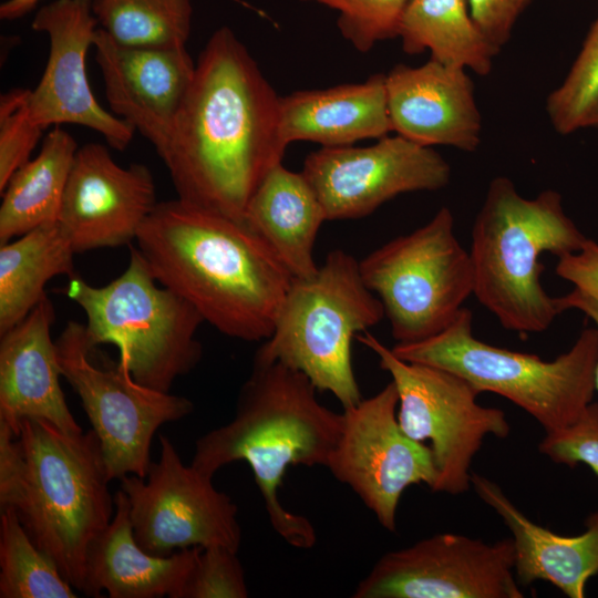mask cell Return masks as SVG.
I'll return each mask as SVG.
<instances>
[{"mask_svg":"<svg viewBox=\"0 0 598 598\" xmlns=\"http://www.w3.org/2000/svg\"><path fill=\"white\" fill-rule=\"evenodd\" d=\"M512 538L442 533L385 553L353 598H523Z\"/></svg>","mask_w":598,"mask_h":598,"instance_id":"obj_14","label":"cell"},{"mask_svg":"<svg viewBox=\"0 0 598 598\" xmlns=\"http://www.w3.org/2000/svg\"><path fill=\"white\" fill-rule=\"evenodd\" d=\"M471 483L512 533L518 584L546 580L569 598H584L587 581L598 574V512L587 517L584 533L563 536L530 520L494 481L472 472Z\"/></svg>","mask_w":598,"mask_h":598,"instance_id":"obj_21","label":"cell"},{"mask_svg":"<svg viewBox=\"0 0 598 598\" xmlns=\"http://www.w3.org/2000/svg\"><path fill=\"white\" fill-rule=\"evenodd\" d=\"M59 291L84 311L90 344L115 346L118 361L148 388L169 392L202 359V316L156 280L136 246H130L125 270L107 285L92 286L76 274Z\"/></svg>","mask_w":598,"mask_h":598,"instance_id":"obj_7","label":"cell"},{"mask_svg":"<svg viewBox=\"0 0 598 598\" xmlns=\"http://www.w3.org/2000/svg\"><path fill=\"white\" fill-rule=\"evenodd\" d=\"M280 97L235 32L214 31L161 156L178 198L245 221L255 190L282 163Z\"/></svg>","mask_w":598,"mask_h":598,"instance_id":"obj_1","label":"cell"},{"mask_svg":"<svg viewBox=\"0 0 598 598\" xmlns=\"http://www.w3.org/2000/svg\"><path fill=\"white\" fill-rule=\"evenodd\" d=\"M29 96L30 90L18 87L0 97V193L31 158L44 131L32 120Z\"/></svg>","mask_w":598,"mask_h":598,"instance_id":"obj_32","label":"cell"},{"mask_svg":"<svg viewBox=\"0 0 598 598\" xmlns=\"http://www.w3.org/2000/svg\"><path fill=\"white\" fill-rule=\"evenodd\" d=\"M280 130L288 145L309 141L321 147L347 146L392 132L385 74L361 83L297 91L280 97Z\"/></svg>","mask_w":598,"mask_h":598,"instance_id":"obj_23","label":"cell"},{"mask_svg":"<svg viewBox=\"0 0 598 598\" xmlns=\"http://www.w3.org/2000/svg\"><path fill=\"white\" fill-rule=\"evenodd\" d=\"M157 203L146 165L123 167L105 145L89 143L76 151L58 223L75 254L131 246Z\"/></svg>","mask_w":598,"mask_h":598,"instance_id":"obj_17","label":"cell"},{"mask_svg":"<svg viewBox=\"0 0 598 598\" xmlns=\"http://www.w3.org/2000/svg\"><path fill=\"white\" fill-rule=\"evenodd\" d=\"M25 476V457L18 435L0 420V511L14 508Z\"/></svg>","mask_w":598,"mask_h":598,"instance_id":"obj_36","label":"cell"},{"mask_svg":"<svg viewBox=\"0 0 598 598\" xmlns=\"http://www.w3.org/2000/svg\"><path fill=\"white\" fill-rule=\"evenodd\" d=\"M18 439L25 476L13 509L35 545L84 594L90 548L115 513L100 440L93 430L72 434L30 417L20 421Z\"/></svg>","mask_w":598,"mask_h":598,"instance_id":"obj_5","label":"cell"},{"mask_svg":"<svg viewBox=\"0 0 598 598\" xmlns=\"http://www.w3.org/2000/svg\"><path fill=\"white\" fill-rule=\"evenodd\" d=\"M78 148L68 131L54 126L40 153L13 173L1 192L0 245L59 220Z\"/></svg>","mask_w":598,"mask_h":598,"instance_id":"obj_25","label":"cell"},{"mask_svg":"<svg viewBox=\"0 0 598 598\" xmlns=\"http://www.w3.org/2000/svg\"><path fill=\"white\" fill-rule=\"evenodd\" d=\"M159 446V458L152 462L145 477L120 480L138 545L156 556L194 546L238 551L237 505L214 486L212 476L185 465L168 437L161 435Z\"/></svg>","mask_w":598,"mask_h":598,"instance_id":"obj_12","label":"cell"},{"mask_svg":"<svg viewBox=\"0 0 598 598\" xmlns=\"http://www.w3.org/2000/svg\"><path fill=\"white\" fill-rule=\"evenodd\" d=\"M355 339L379 359L398 396V421L411 439L430 442L436 468L433 492L461 495L472 487L471 466L486 436H508L504 411L483 406L480 392L462 377L430 364L400 359L368 331Z\"/></svg>","mask_w":598,"mask_h":598,"instance_id":"obj_11","label":"cell"},{"mask_svg":"<svg viewBox=\"0 0 598 598\" xmlns=\"http://www.w3.org/2000/svg\"><path fill=\"white\" fill-rule=\"evenodd\" d=\"M316 391L299 371L254 361L234 417L196 441L190 463L213 477L230 463L246 462L272 529L298 549L315 546L316 529L279 499L285 473L292 465L327 466L342 426V413L321 404Z\"/></svg>","mask_w":598,"mask_h":598,"instance_id":"obj_3","label":"cell"},{"mask_svg":"<svg viewBox=\"0 0 598 598\" xmlns=\"http://www.w3.org/2000/svg\"><path fill=\"white\" fill-rule=\"evenodd\" d=\"M398 38L409 54L430 51L431 59L481 76L499 52L474 22L467 0H410Z\"/></svg>","mask_w":598,"mask_h":598,"instance_id":"obj_27","label":"cell"},{"mask_svg":"<svg viewBox=\"0 0 598 598\" xmlns=\"http://www.w3.org/2000/svg\"><path fill=\"white\" fill-rule=\"evenodd\" d=\"M383 317V306L364 283L359 261L344 250H333L312 277L293 279L272 333L254 361L299 371L317 390L332 393L343 409L352 406L362 399L352 339Z\"/></svg>","mask_w":598,"mask_h":598,"instance_id":"obj_8","label":"cell"},{"mask_svg":"<svg viewBox=\"0 0 598 598\" xmlns=\"http://www.w3.org/2000/svg\"><path fill=\"white\" fill-rule=\"evenodd\" d=\"M326 220L324 209L302 172L290 171L282 163L264 177L245 214L246 224L268 244L293 279L317 272L313 247Z\"/></svg>","mask_w":598,"mask_h":598,"instance_id":"obj_24","label":"cell"},{"mask_svg":"<svg viewBox=\"0 0 598 598\" xmlns=\"http://www.w3.org/2000/svg\"><path fill=\"white\" fill-rule=\"evenodd\" d=\"M248 587L237 551L225 546L200 547L177 598H246Z\"/></svg>","mask_w":598,"mask_h":598,"instance_id":"obj_33","label":"cell"},{"mask_svg":"<svg viewBox=\"0 0 598 598\" xmlns=\"http://www.w3.org/2000/svg\"><path fill=\"white\" fill-rule=\"evenodd\" d=\"M472 312L462 308L441 332L425 340L395 343L402 360L453 372L480 393L504 396L533 416L545 433L574 423L592 402L598 361V329L586 328L573 347L546 361L476 339Z\"/></svg>","mask_w":598,"mask_h":598,"instance_id":"obj_6","label":"cell"},{"mask_svg":"<svg viewBox=\"0 0 598 598\" xmlns=\"http://www.w3.org/2000/svg\"><path fill=\"white\" fill-rule=\"evenodd\" d=\"M546 112L563 135L598 126V14L565 80L547 96Z\"/></svg>","mask_w":598,"mask_h":598,"instance_id":"obj_30","label":"cell"},{"mask_svg":"<svg viewBox=\"0 0 598 598\" xmlns=\"http://www.w3.org/2000/svg\"><path fill=\"white\" fill-rule=\"evenodd\" d=\"M115 513L90 548L84 595L111 598H177L200 547H187L169 556H156L135 539L124 492L114 495Z\"/></svg>","mask_w":598,"mask_h":598,"instance_id":"obj_22","label":"cell"},{"mask_svg":"<svg viewBox=\"0 0 598 598\" xmlns=\"http://www.w3.org/2000/svg\"><path fill=\"white\" fill-rule=\"evenodd\" d=\"M92 10L99 28L124 45H186L192 30V0H93Z\"/></svg>","mask_w":598,"mask_h":598,"instance_id":"obj_28","label":"cell"},{"mask_svg":"<svg viewBox=\"0 0 598 598\" xmlns=\"http://www.w3.org/2000/svg\"><path fill=\"white\" fill-rule=\"evenodd\" d=\"M92 1L54 0L34 16L31 27L48 35L50 49L42 78L30 90V113L43 130L61 124L85 126L112 148L123 151L135 131L99 104L87 80L86 54L99 28Z\"/></svg>","mask_w":598,"mask_h":598,"instance_id":"obj_16","label":"cell"},{"mask_svg":"<svg viewBox=\"0 0 598 598\" xmlns=\"http://www.w3.org/2000/svg\"><path fill=\"white\" fill-rule=\"evenodd\" d=\"M398 404L390 381L374 395L343 409L340 435L326 466L389 532L396 529L403 492L421 483L432 489L436 481L430 447L403 432Z\"/></svg>","mask_w":598,"mask_h":598,"instance_id":"obj_13","label":"cell"},{"mask_svg":"<svg viewBox=\"0 0 598 598\" xmlns=\"http://www.w3.org/2000/svg\"><path fill=\"white\" fill-rule=\"evenodd\" d=\"M55 348L62 378L82 402L111 480L145 477L156 431L189 415L193 402L137 382L118 360L109 359L90 344L85 323L69 321Z\"/></svg>","mask_w":598,"mask_h":598,"instance_id":"obj_10","label":"cell"},{"mask_svg":"<svg viewBox=\"0 0 598 598\" xmlns=\"http://www.w3.org/2000/svg\"><path fill=\"white\" fill-rule=\"evenodd\" d=\"M561 195L545 189L522 196L497 176L488 185L472 229L473 295L499 323L517 332H542L564 312L559 297L544 289L540 257L578 251L587 237L566 215Z\"/></svg>","mask_w":598,"mask_h":598,"instance_id":"obj_4","label":"cell"},{"mask_svg":"<svg viewBox=\"0 0 598 598\" xmlns=\"http://www.w3.org/2000/svg\"><path fill=\"white\" fill-rule=\"evenodd\" d=\"M40 1L41 0H7L0 6V18L7 21L19 19L34 9Z\"/></svg>","mask_w":598,"mask_h":598,"instance_id":"obj_39","label":"cell"},{"mask_svg":"<svg viewBox=\"0 0 598 598\" xmlns=\"http://www.w3.org/2000/svg\"><path fill=\"white\" fill-rule=\"evenodd\" d=\"M315 2L338 12L341 35L359 52L370 51L378 42L399 37L410 0H300Z\"/></svg>","mask_w":598,"mask_h":598,"instance_id":"obj_31","label":"cell"},{"mask_svg":"<svg viewBox=\"0 0 598 598\" xmlns=\"http://www.w3.org/2000/svg\"><path fill=\"white\" fill-rule=\"evenodd\" d=\"M75 255L58 221L0 245V334L34 309L47 295L49 280L76 275Z\"/></svg>","mask_w":598,"mask_h":598,"instance_id":"obj_26","label":"cell"},{"mask_svg":"<svg viewBox=\"0 0 598 598\" xmlns=\"http://www.w3.org/2000/svg\"><path fill=\"white\" fill-rule=\"evenodd\" d=\"M55 311L45 295L18 324L0 334V420L18 435L23 419L48 421L66 433L81 426L65 401L51 328Z\"/></svg>","mask_w":598,"mask_h":598,"instance_id":"obj_20","label":"cell"},{"mask_svg":"<svg viewBox=\"0 0 598 598\" xmlns=\"http://www.w3.org/2000/svg\"><path fill=\"white\" fill-rule=\"evenodd\" d=\"M559 301L564 310L577 309L584 312L594 321L595 327L598 329V302L592 298L573 288L570 292L559 297ZM595 389L598 391V361L595 370Z\"/></svg>","mask_w":598,"mask_h":598,"instance_id":"obj_38","label":"cell"},{"mask_svg":"<svg viewBox=\"0 0 598 598\" xmlns=\"http://www.w3.org/2000/svg\"><path fill=\"white\" fill-rule=\"evenodd\" d=\"M93 48L112 112L161 157L195 72L186 45H124L97 28Z\"/></svg>","mask_w":598,"mask_h":598,"instance_id":"obj_18","label":"cell"},{"mask_svg":"<svg viewBox=\"0 0 598 598\" xmlns=\"http://www.w3.org/2000/svg\"><path fill=\"white\" fill-rule=\"evenodd\" d=\"M301 172L327 220L362 218L400 194L437 190L451 178L440 153L398 134L364 147H321L306 157Z\"/></svg>","mask_w":598,"mask_h":598,"instance_id":"obj_15","label":"cell"},{"mask_svg":"<svg viewBox=\"0 0 598 598\" xmlns=\"http://www.w3.org/2000/svg\"><path fill=\"white\" fill-rule=\"evenodd\" d=\"M359 268L380 299L396 343L417 342L444 330L474 290L470 252L456 238L447 207L371 251Z\"/></svg>","mask_w":598,"mask_h":598,"instance_id":"obj_9","label":"cell"},{"mask_svg":"<svg viewBox=\"0 0 598 598\" xmlns=\"http://www.w3.org/2000/svg\"><path fill=\"white\" fill-rule=\"evenodd\" d=\"M538 450L555 463L570 467L584 463L598 475V402H591L570 425L545 433Z\"/></svg>","mask_w":598,"mask_h":598,"instance_id":"obj_34","label":"cell"},{"mask_svg":"<svg viewBox=\"0 0 598 598\" xmlns=\"http://www.w3.org/2000/svg\"><path fill=\"white\" fill-rule=\"evenodd\" d=\"M0 597H78L53 559L31 539L13 508L0 511Z\"/></svg>","mask_w":598,"mask_h":598,"instance_id":"obj_29","label":"cell"},{"mask_svg":"<svg viewBox=\"0 0 598 598\" xmlns=\"http://www.w3.org/2000/svg\"><path fill=\"white\" fill-rule=\"evenodd\" d=\"M555 272L598 302V243L587 238L578 251L557 258Z\"/></svg>","mask_w":598,"mask_h":598,"instance_id":"obj_37","label":"cell"},{"mask_svg":"<svg viewBox=\"0 0 598 598\" xmlns=\"http://www.w3.org/2000/svg\"><path fill=\"white\" fill-rule=\"evenodd\" d=\"M136 248L156 280L225 336L267 340L293 277L246 221L181 198L158 202Z\"/></svg>","mask_w":598,"mask_h":598,"instance_id":"obj_2","label":"cell"},{"mask_svg":"<svg viewBox=\"0 0 598 598\" xmlns=\"http://www.w3.org/2000/svg\"><path fill=\"white\" fill-rule=\"evenodd\" d=\"M530 0H467L471 16L498 50L511 39L514 25Z\"/></svg>","mask_w":598,"mask_h":598,"instance_id":"obj_35","label":"cell"},{"mask_svg":"<svg viewBox=\"0 0 598 598\" xmlns=\"http://www.w3.org/2000/svg\"><path fill=\"white\" fill-rule=\"evenodd\" d=\"M385 91L395 134L429 147L478 148L482 116L465 69L431 58L417 66L398 64L385 74Z\"/></svg>","mask_w":598,"mask_h":598,"instance_id":"obj_19","label":"cell"}]
</instances>
